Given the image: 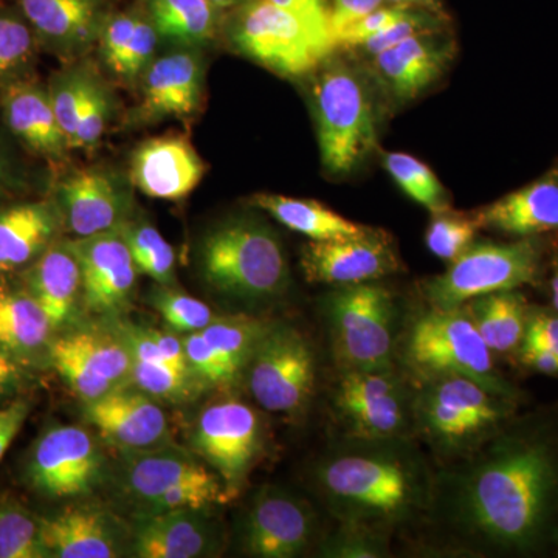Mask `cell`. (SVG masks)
I'll list each match as a JSON object with an SVG mask.
<instances>
[{"instance_id": "cell-26", "label": "cell", "mask_w": 558, "mask_h": 558, "mask_svg": "<svg viewBox=\"0 0 558 558\" xmlns=\"http://www.w3.org/2000/svg\"><path fill=\"white\" fill-rule=\"evenodd\" d=\"M0 108L11 134L33 154L51 161L64 159L70 148L49 90L33 81H11L2 86Z\"/></svg>"}, {"instance_id": "cell-15", "label": "cell", "mask_w": 558, "mask_h": 558, "mask_svg": "<svg viewBox=\"0 0 558 558\" xmlns=\"http://www.w3.org/2000/svg\"><path fill=\"white\" fill-rule=\"evenodd\" d=\"M318 534V515L306 499L277 486L260 487L241 527L242 550L250 557L303 556Z\"/></svg>"}, {"instance_id": "cell-34", "label": "cell", "mask_w": 558, "mask_h": 558, "mask_svg": "<svg viewBox=\"0 0 558 558\" xmlns=\"http://www.w3.org/2000/svg\"><path fill=\"white\" fill-rule=\"evenodd\" d=\"M150 24L180 46L208 43L218 32L219 10L209 0H142Z\"/></svg>"}, {"instance_id": "cell-48", "label": "cell", "mask_w": 558, "mask_h": 558, "mask_svg": "<svg viewBox=\"0 0 558 558\" xmlns=\"http://www.w3.org/2000/svg\"><path fill=\"white\" fill-rule=\"evenodd\" d=\"M413 7L392 5L385 3L379 9L371 11L366 16L352 22L343 31L333 35V50H355L366 40L379 35L389 25L395 24L400 17L405 16Z\"/></svg>"}, {"instance_id": "cell-23", "label": "cell", "mask_w": 558, "mask_h": 558, "mask_svg": "<svg viewBox=\"0 0 558 558\" xmlns=\"http://www.w3.org/2000/svg\"><path fill=\"white\" fill-rule=\"evenodd\" d=\"M204 94V64L197 54L174 51L157 58L143 72L138 119H186L199 108Z\"/></svg>"}, {"instance_id": "cell-46", "label": "cell", "mask_w": 558, "mask_h": 558, "mask_svg": "<svg viewBox=\"0 0 558 558\" xmlns=\"http://www.w3.org/2000/svg\"><path fill=\"white\" fill-rule=\"evenodd\" d=\"M447 17L438 16V14L429 13L427 10L411 9L405 16L400 17L395 24L389 25L379 35L374 36L363 43L355 50H362L363 54L373 58L381 51L398 46L402 40L417 35V33L429 31V28L446 27Z\"/></svg>"}, {"instance_id": "cell-29", "label": "cell", "mask_w": 558, "mask_h": 558, "mask_svg": "<svg viewBox=\"0 0 558 558\" xmlns=\"http://www.w3.org/2000/svg\"><path fill=\"white\" fill-rule=\"evenodd\" d=\"M36 38L61 53L84 49L100 35L101 0H20Z\"/></svg>"}, {"instance_id": "cell-5", "label": "cell", "mask_w": 558, "mask_h": 558, "mask_svg": "<svg viewBox=\"0 0 558 558\" xmlns=\"http://www.w3.org/2000/svg\"><path fill=\"white\" fill-rule=\"evenodd\" d=\"M398 354L413 381L464 376L497 395L517 398L515 389L495 368L494 352L464 306L421 312L403 333Z\"/></svg>"}, {"instance_id": "cell-59", "label": "cell", "mask_w": 558, "mask_h": 558, "mask_svg": "<svg viewBox=\"0 0 558 558\" xmlns=\"http://www.w3.org/2000/svg\"><path fill=\"white\" fill-rule=\"evenodd\" d=\"M556 539H558V534H557V538Z\"/></svg>"}, {"instance_id": "cell-9", "label": "cell", "mask_w": 558, "mask_h": 558, "mask_svg": "<svg viewBox=\"0 0 558 558\" xmlns=\"http://www.w3.org/2000/svg\"><path fill=\"white\" fill-rule=\"evenodd\" d=\"M398 368L339 371L333 418L347 440L411 439L416 385Z\"/></svg>"}, {"instance_id": "cell-11", "label": "cell", "mask_w": 558, "mask_h": 558, "mask_svg": "<svg viewBox=\"0 0 558 558\" xmlns=\"http://www.w3.org/2000/svg\"><path fill=\"white\" fill-rule=\"evenodd\" d=\"M264 442L263 417L256 409L236 398L208 403L191 432L194 453L211 465L233 498L258 462Z\"/></svg>"}, {"instance_id": "cell-30", "label": "cell", "mask_w": 558, "mask_h": 558, "mask_svg": "<svg viewBox=\"0 0 558 558\" xmlns=\"http://www.w3.org/2000/svg\"><path fill=\"white\" fill-rule=\"evenodd\" d=\"M61 216L51 202H24L0 209V271L31 266L57 240Z\"/></svg>"}, {"instance_id": "cell-49", "label": "cell", "mask_w": 558, "mask_h": 558, "mask_svg": "<svg viewBox=\"0 0 558 558\" xmlns=\"http://www.w3.org/2000/svg\"><path fill=\"white\" fill-rule=\"evenodd\" d=\"M270 2L295 16L307 28L326 57L333 53L329 0H270Z\"/></svg>"}, {"instance_id": "cell-14", "label": "cell", "mask_w": 558, "mask_h": 558, "mask_svg": "<svg viewBox=\"0 0 558 558\" xmlns=\"http://www.w3.org/2000/svg\"><path fill=\"white\" fill-rule=\"evenodd\" d=\"M51 366L83 403L131 381L132 357L119 330L80 329L53 339Z\"/></svg>"}, {"instance_id": "cell-35", "label": "cell", "mask_w": 558, "mask_h": 558, "mask_svg": "<svg viewBox=\"0 0 558 558\" xmlns=\"http://www.w3.org/2000/svg\"><path fill=\"white\" fill-rule=\"evenodd\" d=\"M138 271L160 286L175 284V252L146 220L128 219L119 227Z\"/></svg>"}, {"instance_id": "cell-33", "label": "cell", "mask_w": 558, "mask_h": 558, "mask_svg": "<svg viewBox=\"0 0 558 558\" xmlns=\"http://www.w3.org/2000/svg\"><path fill=\"white\" fill-rule=\"evenodd\" d=\"M464 310L494 354H508L523 343L531 311L519 289L478 296Z\"/></svg>"}, {"instance_id": "cell-32", "label": "cell", "mask_w": 558, "mask_h": 558, "mask_svg": "<svg viewBox=\"0 0 558 558\" xmlns=\"http://www.w3.org/2000/svg\"><path fill=\"white\" fill-rule=\"evenodd\" d=\"M250 204L269 213L271 218L277 219L286 229L304 234L310 241L360 236L371 229L368 226L343 218L317 201L279 194H256Z\"/></svg>"}, {"instance_id": "cell-42", "label": "cell", "mask_w": 558, "mask_h": 558, "mask_svg": "<svg viewBox=\"0 0 558 558\" xmlns=\"http://www.w3.org/2000/svg\"><path fill=\"white\" fill-rule=\"evenodd\" d=\"M131 381L150 398L180 402L189 399L196 380L179 373L165 360L132 357Z\"/></svg>"}, {"instance_id": "cell-55", "label": "cell", "mask_w": 558, "mask_h": 558, "mask_svg": "<svg viewBox=\"0 0 558 558\" xmlns=\"http://www.w3.org/2000/svg\"><path fill=\"white\" fill-rule=\"evenodd\" d=\"M387 2L392 3V5L413 7V9L427 10L429 13L447 17L442 0H387Z\"/></svg>"}, {"instance_id": "cell-51", "label": "cell", "mask_w": 558, "mask_h": 558, "mask_svg": "<svg viewBox=\"0 0 558 558\" xmlns=\"http://www.w3.org/2000/svg\"><path fill=\"white\" fill-rule=\"evenodd\" d=\"M387 0H330V28L333 35L343 31L344 27L351 25L352 22L359 21L360 17L366 16L371 11L385 5Z\"/></svg>"}, {"instance_id": "cell-43", "label": "cell", "mask_w": 558, "mask_h": 558, "mask_svg": "<svg viewBox=\"0 0 558 558\" xmlns=\"http://www.w3.org/2000/svg\"><path fill=\"white\" fill-rule=\"evenodd\" d=\"M36 51V35L27 21L0 14V84L21 80Z\"/></svg>"}, {"instance_id": "cell-31", "label": "cell", "mask_w": 558, "mask_h": 558, "mask_svg": "<svg viewBox=\"0 0 558 558\" xmlns=\"http://www.w3.org/2000/svg\"><path fill=\"white\" fill-rule=\"evenodd\" d=\"M53 326L27 290L0 284V344L27 366L50 354Z\"/></svg>"}, {"instance_id": "cell-16", "label": "cell", "mask_w": 558, "mask_h": 558, "mask_svg": "<svg viewBox=\"0 0 558 558\" xmlns=\"http://www.w3.org/2000/svg\"><path fill=\"white\" fill-rule=\"evenodd\" d=\"M402 267L395 238L374 227L360 236L310 241L301 250V269L315 284L376 282L398 274Z\"/></svg>"}, {"instance_id": "cell-52", "label": "cell", "mask_w": 558, "mask_h": 558, "mask_svg": "<svg viewBox=\"0 0 558 558\" xmlns=\"http://www.w3.org/2000/svg\"><path fill=\"white\" fill-rule=\"evenodd\" d=\"M523 340L542 344L558 355V314L529 312L526 333H524Z\"/></svg>"}, {"instance_id": "cell-50", "label": "cell", "mask_w": 558, "mask_h": 558, "mask_svg": "<svg viewBox=\"0 0 558 558\" xmlns=\"http://www.w3.org/2000/svg\"><path fill=\"white\" fill-rule=\"evenodd\" d=\"M31 411L32 403L25 399H14L5 407H0V461L20 435Z\"/></svg>"}, {"instance_id": "cell-53", "label": "cell", "mask_w": 558, "mask_h": 558, "mask_svg": "<svg viewBox=\"0 0 558 558\" xmlns=\"http://www.w3.org/2000/svg\"><path fill=\"white\" fill-rule=\"evenodd\" d=\"M521 363L543 374H558V355L542 344L523 340L519 348Z\"/></svg>"}, {"instance_id": "cell-7", "label": "cell", "mask_w": 558, "mask_h": 558, "mask_svg": "<svg viewBox=\"0 0 558 558\" xmlns=\"http://www.w3.org/2000/svg\"><path fill=\"white\" fill-rule=\"evenodd\" d=\"M323 304L339 371L395 368L399 314L391 290L377 281L336 286Z\"/></svg>"}, {"instance_id": "cell-28", "label": "cell", "mask_w": 558, "mask_h": 558, "mask_svg": "<svg viewBox=\"0 0 558 558\" xmlns=\"http://www.w3.org/2000/svg\"><path fill=\"white\" fill-rule=\"evenodd\" d=\"M24 289L46 312L54 332L72 322L83 304V281L69 241H54L25 269Z\"/></svg>"}, {"instance_id": "cell-39", "label": "cell", "mask_w": 558, "mask_h": 558, "mask_svg": "<svg viewBox=\"0 0 558 558\" xmlns=\"http://www.w3.org/2000/svg\"><path fill=\"white\" fill-rule=\"evenodd\" d=\"M480 230L473 213L444 209L433 213L425 231V244L436 258L451 263L475 242Z\"/></svg>"}, {"instance_id": "cell-24", "label": "cell", "mask_w": 558, "mask_h": 558, "mask_svg": "<svg viewBox=\"0 0 558 558\" xmlns=\"http://www.w3.org/2000/svg\"><path fill=\"white\" fill-rule=\"evenodd\" d=\"M186 451L165 444L154 449L123 453L116 473L117 488L138 512L180 484L216 478Z\"/></svg>"}, {"instance_id": "cell-6", "label": "cell", "mask_w": 558, "mask_h": 558, "mask_svg": "<svg viewBox=\"0 0 558 558\" xmlns=\"http://www.w3.org/2000/svg\"><path fill=\"white\" fill-rule=\"evenodd\" d=\"M312 108L323 167L333 175L349 174L377 145L368 84L348 61L329 54L315 69Z\"/></svg>"}, {"instance_id": "cell-1", "label": "cell", "mask_w": 558, "mask_h": 558, "mask_svg": "<svg viewBox=\"0 0 558 558\" xmlns=\"http://www.w3.org/2000/svg\"><path fill=\"white\" fill-rule=\"evenodd\" d=\"M425 515L470 556L531 554L558 534V450L545 436L502 429L433 475Z\"/></svg>"}, {"instance_id": "cell-13", "label": "cell", "mask_w": 558, "mask_h": 558, "mask_svg": "<svg viewBox=\"0 0 558 558\" xmlns=\"http://www.w3.org/2000/svg\"><path fill=\"white\" fill-rule=\"evenodd\" d=\"M105 470V457L89 429L58 424L44 429L25 464V480L49 498L89 494Z\"/></svg>"}, {"instance_id": "cell-41", "label": "cell", "mask_w": 558, "mask_h": 558, "mask_svg": "<svg viewBox=\"0 0 558 558\" xmlns=\"http://www.w3.org/2000/svg\"><path fill=\"white\" fill-rule=\"evenodd\" d=\"M149 306L156 310L172 332L182 336L199 332L218 317L204 301L180 292L174 286L157 284L153 288L149 293Z\"/></svg>"}, {"instance_id": "cell-27", "label": "cell", "mask_w": 558, "mask_h": 558, "mask_svg": "<svg viewBox=\"0 0 558 558\" xmlns=\"http://www.w3.org/2000/svg\"><path fill=\"white\" fill-rule=\"evenodd\" d=\"M481 230L534 238L558 230V167L523 189L473 211Z\"/></svg>"}, {"instance_id": "cell-19", "label": "cell", "mask_w": 558, "mask_h": 558, "mask_svg": "<svg viewBox=\"0 0 558 558\" xmlns=\"http://www.w3.org/2000/svg\"><path fill=\"white\" fill-rule=\"evenodd\" d=\"M457 54L446 27L429 28L371 58L374 76L395 101L416 100L442 78Z\"/></svg>"}, {"instance_id": "cell-25", "label": "cell", "mask_w": 558, "mask_h": 558, "mask_svg": "<svg viewBox=\"0 0 558 558\" xmlns=\"http://www.w3.org/2000/svg\"><path fill=\"white\" fill-rule=\"evenodd\" d=\"M43 542L51 558H116L124 554V535L112 513L94 506L69 508L40 519Z\"/></svg>"}, {"instance_id": "cell-17", "label": "cell", "mask_w": 558, "mask_h": 558, "mask_svg": "<svg viewBox=\"0 0 558 558\" xmlns=\"http://www.w3.org/2000/svg\"><path fill=\"white\" fill-rule=\"evenodd\" d=\"M78 258L83 306L95 314H117L130 304L138 269L120 229L69 240Z\"/></svg>"}, {"instance_id": "cell-54", "label": "cell", "mask_w": 558, "mask_h": 558, "mask_svg": "<svg viewBox=\"0 0 558 558\" xmlns=\"http://www.w3.org/2000/svg\"><path fill=\"white\" fill-rule=\"evenodd\" d=\"M24 365L0 344V400L9 399L24 384Z\"/></svg>"}, {"instance_id": "cell-4", "label": "cell", "mask_w": 558, "mask_h": 558, "mask_svg": "<svg viewBox=\"0 0 558 558\" xmlns=\"http://www.w3.org/2000/svg\"><path fill=\"white\" fill-rule=\"evenodd\" d=\"M201 270L209 288L248 306L282 299L290 286L288 256L269 223L241 216L209 231Z\"/></svg>"}, {"instance_id": "cell-21", "label": "cell", "mask_w": 558, "mask_h": 558, "mask_svg": "<svg viewBox=\"0 0 558 558\" xmlns=\"http://www.w3.org/2000/svg\"><path fill=\"white\" fill-rule=\"evenodd\" d=\"M205 161L185 135L167 134L146 140L131 157L130 178L145 196L180 201L204 179Z\"/></svg>"}, {"instance_id": "cell-20", "label": "cell", "mask_w": 558, "mask_h": 558, "mask_svg": "<svg viewBox=\"0 0 558 558\" xmlns=\"http://www.w3.org/2000/svg\"><path fill=\"white\" fill-rule=\"evenodd\" d=\"M62 226L75 238L119 229L130 219L131 201L116 178L100 170L72 172L57 189Z\"/></svg>"}, {"instance_id": "cell-56", "label": "cell", "mask_w": 558, "mask_h": 558, "mask_svg": "<svg viewBox=\"0 0 558 558\" xmlns=\"http://www.w3.org/2000/svg\"><path fill=\"white\" fill-rule=\"evenodd\" d=\"M14 180L13 163H11L9 154L0 146V196L10 189Z\"/></svg>"}, {"instance_id": "cell-58", "label": "cell", "mask_w": 558, "mask_h": 558, "mask_svg": "<svg viewBox=\"0 0 558 558\" xmlns=\"http://www.w3.org/2000/svg\"><path fill=\"white\" fill-rule=\"evenodd\" d=\"M209 2L215 3L218 9H229V7L238 5V3L245 2V0H209Z\"/></svg>"}, {"instance_id": "cell-45", "label": "cell", "mask_w": 558, "mask_h": 558, "mask_svg": "<svg viewBox=\"0 0 558 558\" xmlns=\"http://www.w3.org/2000/svg\"><path fill=\"white\" fill-rule=\"evenodd\" d=\"M89 78L90 76L80 72L62 73L51 81L49 87L54 116L60 123L62 134L68 140L70 149H72V142L75 138L81 105H83Z\"/></svg>"}, {"instance_id": "cell-10", "label": "cell", "mask_w": 558, "mask_h": 558, "mask_svg": "<svg viewBox=\"0 0 558 558\" xmlns=\"http://www.w3.org/2000/svg\"><path fill=\"white\" fill-rule=\"evenodd\" d=\"M250 396L269 413L299 416L314 398L317 357L295 326L270 323L244 371Z\"/></svg>"}, {"instance_id": "cell-57", "label": "cell", "mask_w": 558, "mask_h": 558, "mask_svg": "<svg viewBox=\"0 0 558 558\" xmlns=\"http://www.w3.org/2000/svg\"><path fill=\"white\" fill-rule=\"evenodd\" d=\"M550 292H553V306L558 314V258L554 263L553 278H550Z\"/></svg>"}, {"instance_id": "cell-18", "label": "cell", "mask_w": 558, "mask_h": 558, "mask_svg": "<svg viewBox=\"0 0 558 558\" xmlns=\"http://www.w3.org/2000/svg\"><path fill=\"white\" fill-rule=\"evenodd\" d=\"M83 416L105 442L121 453L170 444L167 414L156 399L135 387L124 385L94 402L84 403Z\"/></svg>"}, {"instance_id": "cell-44", "label": "cell", "mask_w": 558, "mask_h": 558, "mask_svg": "<svg viewBox=\"0 0 558 558\" xmlns=\"http://www.w3.org/2000/svg\"><path fill=\"white\" fill-rule=\"evenodd\" d=\"M186 360L194 379L213 388H229L241 381V377L231 369L229 363L216 351L204 333L191 332L182 336Z\"/></svg>"}, {"instance_id": "cell-2", "label": "cell", "mask_w": 558, "mask_h": 558, "mask_svg": "<svg viewBox=\"0 0 558 558\" xmlns=\"http://www.w3.org/2000/svg\"><path fill=\"white\" fill-rule=\"evenodd\" d=\"M410 440H347L319 459L312 487L333 519L391 532L425 515L433 476Z\"/></svg>"}, {"instance_id": "cell-40", "label": "cell", "mask_w": 558, "mask_h": 558, "mask_svg": "<svg viewBox=\"0 0 558 558\" xmlns=\"http://www.w3.org/2000/svg\"><path fill=\"white\" fill-rule=\"evenodd\" d=\"M389 532L362 523L339 521V527L322 539L318 556L326 558H384L391 556Z\"/></svg>"}, {"instance_id": "cell-22", "label": "cell", "mask_w": 558, "mask_h": 558, "mask_svg": "<svg viewBox=\"0 0 558 558\" xmlns=\"http://www.w3.org/2000/svg\"><path fill=\"white\" fill-rule=\"evenodd\" d=\"M207 509H179L138 515L130 553L138 558H197L218 550L219 531Z\"/></svg>"}, {"instance_id": "cell-36", "label": "cell", "mask_w": 558, "mask_h": 558, "mask_svg": "<svg viewBox=\"0 0 558 558\" xmlns=\"http://www.w3.org/2000/svg\"><path fill=\"white\" fill-rule=\"evenodd\" d=\"M269 326L270 323L248 315H230L216 317L201 332L242 380L248 360Z\"/></svg>"}, {"instance_id": "cell-8", "label": "cell", "mask_w": 558, "mask_h": 558, "mask_svg": "<svg viewBox=\"0 0 558 558\" xmlns=\"http://www.w3.org/2000/svg\"><path fill=\"white\" fill-rule=\"evenodd\" d=\"M542 264V248L534 238L513 242L475 241L451 260L444 274L421 282L428 307L457 310L488 293L534 284Z\"/></svg>"}, {"instance_id": "cell-3", "label": "cell", "mask_w": 558, "mask_h": 558, "mask_svg": "<svg viewBox=\"0 0 558 558\" xmlns=\"http://www.w3.org/2000/svg\"><path fill=\"white\" fill-rule=\"evenodd\" d=\"M413 436L447 462L475 453L498 436L513 411V400L464 376L414 381Z\"/></svg>"}, {"instance_id": "cell-12", "label": "cell", "mask_w": 558, "mask_h": 558, "mask_svg": "<svg viewBox=\"0 0 558 558\" xmlns=\"http://www.w3.org/2000/svg\"><path fill=\"white\" fill-rule=\"evenodd\" d=\"M241 53L284 78L310 75L326 60L307 28L270 0H245L230 25Z\"/></svg>"}, {"instance_id": "cell-37", "label": "cell", "mask_w": 558, "mask_h": 558, "mask_svg": "<svg viewBox=\"0 0 558 558\" xmlns=\"http://www.w3.org/2000/svg\"><path fill=\"white\" fill-rule=\"evenodd\" d=\"M43 524L13 494L0 497V558H47Z\"/></svg>"}, {"instance_id": "cell-47", "label": "cell", "mask_w": 558, "mask_h": 558, "mask_svg": "<svg viewBox=\"0 0 558 558\" xmlns=\"http://www.w3.org/2000/svg\"><path fill=\"white\" fill-rule=\"evenodd\" d=\"M109 116V98L97 81L89 78L83 105H81L78 126L72 149H90L98 145L106 131Z\"/></svg>"}, {"instance_id": "cell-38", "label": "cell", "mask_w": 558, "mask_h": 558, "mask_svg": "<svg viewBox=\"0 0 558 558\" xmlns=\"http://www.w3.org/2000/svg\"><path fill=\"white\" fill-rule=\"evenodd\" d=\"M381 165L399 189L432 215L451 208L446 189L424 161L405 153H387L381 157Z\"/></svg>"}]
</instances>
